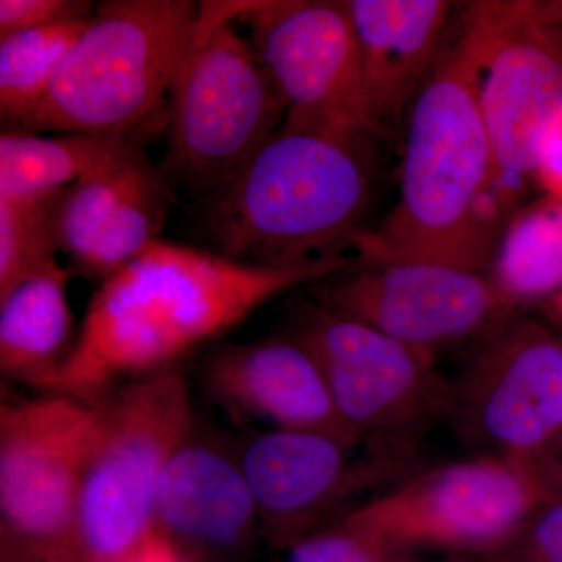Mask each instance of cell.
<instances>
[{"label":"cell","instance_id":"1","mask_svg":"<svg viewBox=\"0 0 562 562\" xmlns=\"http://www.w3.org/2000/svg\"><path fill=\"white\" fill-rule=\"evenodd\" d=\"M349 268L342 255L265 268L158 239L99 283L47 392L99 402L121 384L179 368L284 292Z\"/></svg>","mask_w":562,"mask_h":562},{"label":"cell","instance_id":"2","mask_svg":"<svg viewBox=\"0 0 562 562\" xmlns=\"http://www.w3.org/2000/svg\"><path fill=\"white\" fill-rule=\"evenodd\" d=\"M452 32L406 113L398 201L380 227L350 241L358 265L425 261L490 273L509 194L480 106L483 2L468 3Z\"/></svg>","mask_w":562,"mask_h":562},{"label":"cell","instance_id":"3","mask_svg":"<svg viewBox=\"0 0 562 562\" xmlns=\"http://www.w3.org/2000/svg\"><path fill=\"white\" fill-rule=\"evenodd\" d=\"M372 140L281 125L241 171L199 202L206 249L265 268L341 255L371 206Z\"/></svg>","mask_w":562,"mask_h":562},{"label":"cell","instance_id":"4","mask_svg":"<svg viewBox=\"0 0 562 562\" xmlns=\"http://www.w3.org/2000/svg\"><path fill=\"white\" fill-rule=\"evenodd\" d=\"M199 16L190 0L102 2L21 132L132 133L168 98Z\"/></svg>","mask_w":562,"mask_h":562},{"label":"cell","instance_id":"5","mask_svg":"<svg viewBox=\"0 0 562 562\" xmlns=\"http://www.w3.org/2000/svg\"><path fill=\"white\" fill-rule=\"evenodd\" d=\"M168 101L160 172L198 203L241 171L286 116L268 70L231 21L195 32Z\"/></svg>","mask_w":562,"mask_h":562},{"label":"cell","instance_id":"6","mask_svg":"<svg viewBox=\"0 0 562 562\" xmlns=\"http://www.w3.org/2000/svg\"><path fill=\"white\" fill-rule=\"evenodd\" d=\"M102 427L77 512V546L90 562H120L155 528L162 472L194 431L179 368L121 384L99 401Z\"/></svg>","mask_w":562,"mask_h":562},{"label":"cell","instance_id":"7","mask_svg":"<svg viewBox=\"0 0 562 562\" xmlns=\"http://www.w3.org/2000/svg\"><path fill=\"white\" fill-rule=\"evenodd\" d=\"M288 331L316 358L344 424L380 457L397 461L432 422L446 419L450 382L435 355L314 299L292 303Z\"/></svg>","mask_w":562,"mask_h":562},{"label":"cell","instance_id":"8","mask_svg":"<svg viewBox=\"0 0 562 562\" xmlns=\"http://www.w3.org/2000/svg\"><path fill=\"white\" fill-rule=\"evenodd\" d=\"M558 490L543 469L476 453L416 473L349 512L414 553L441 550L486 561Z\"/></svg>","mask_w":562,"mask_h":562},{"label":"cell","instance_id":"9","mask_svg":"<svg viewBox=\"0 0 562 562\" xmlns=\"http://www.w3.org/2000/svg\"><path fill=\"white\" fill-rule=\"evenodd\" d=\"M446 420L476 452L553 475L562 449V333L527 313L492 328L450 382Z\"/></svg>","mask_w":562,"mask_h":562},{"label":"cell","instance_id":"10","mask_svg":"<svg viewBox=\"0 0 562 562\" xmlns=\"http://www.w3.org/2000/svg\"><path fill=\"white\" fill-rule=\"evenodd\" d=\"M101 403L58 392L2 403V543L38 561L77 546L81 486L98 446Z\"/></svg>","mask_w":562,"mask_h":562},{"label":"cell","instance_id":"11","mask_svg":"<svg viewBox=\"0 0 562 562\" xmlns=\"http://www.w3.org/2000/svg\"><path fill=\"white\" fill-rule=\"evenodd\" d=\"M480 106L502 179L536 176L562 117L558 2H483Z\"/></svg>","mask_w":562,"mask_h":562},{"label":"cell","instance_id":"12","mask_svg":"<svg viewBox=\"0 0 562 562\" xmlns=\"http://www.w3.org/2000/svg\"><path fill=\"white\" fill-rule=\"evenodd\" d=\"M251 47L286 105L283 125L376 138L346 2H250Z\"/></svg>","mask_w":562,"mask_h":562},{"label":"cell","instance_id":"13","mask_svg":"<svg viewBox=\"0 0 562 562\" xmlns=\"http://www.w3.org/2000/svg\"><path fill=\"white\" fill-rule=\"evenodd\" d=\"M324 281L314 301L435 357L517 313L490 273L438 262L358 265Z\"/></svg>","mask_w":562,"mask_h":562},{"label":"cell","instance_id":"14","mask_svg":"<svg viewBox=\"0 0 562 562\" xmlns=\"http://www.w3.org/2000/svg\"><path fill=\"white\" fill-rule=\"evenodd\" d=\"M362 443L330 432L265 430L238 454L260 525L286 549L349 509L353 494L379 482L395 465L376 453L361 458Z\"/></svg>","mask_w":562,"mask_h":562},{"label":"cell","instance_id":"15","mask_svg":"<svg viewBox=\"0 0 562 562\" xmlns=\"http://www.w3.org/2000/svg\"><path fill=\"white\" fill-rule=\"evenodd\" d=\"M172 194L140 147L58 191L52 221L70 272L103 280L135 260L161 239Z\"/></svg>","mask_w":562,"mask_h":562},{"label":"cell","instance_id":"16","mask_svg":"<svg viewBox=\"0 0 562 562\" xmlns=\"http://www.w3.org/2000/svg\"><path fill=\"white\" fill-rule=\"evenodd\" d=\"M205 382L228 413L268 430L330 432L362 443L339 416L316 358L290 331L217 350Z\"/></svg>","mask_w":562,"mask_h":562},{"label":"cell","instance_id":"17","mask_svg":"<svg viewBox=\"0 0 562 562\" xmlns=\"http://www.w3.org/2000/svg\"><path fill=\"white\" fill-rule=\"evenodd\" d=\"M366 116L376 136L405 121L441 54L453 3L443 0H347Z\"/></svg>","mask_w":562,"mask_h":562},{"label":"cell","instance_id":"18","mask_svg":"<svg viewBox=\"0 0 562 562\" xmlns=\"http://www.w3.org/2000/svg\"><path fill=\"white\" fill-rule=\"evenodd\" d=\"M258 525L239 457L192 431L162 472L155 528L202 560L241 552Z\"/></svg>","mask_w":562,"mask_h":562},{"label":"cell","instance_id":"19","mask_svg":"<svg viewBox=\"0 0 562 562\" xmlns=\"http://www.w3.org/2000/svg\"><path fill=\"white\" fill-rule=\"evenodd\" d=\"M70 276L69 268L58 265L0 295V372L5 379L50 390L77 338Z\"/></svg>","mask_w":562,"mask_h":562},{"label":"cell","instance_id":"20","mask_svg":"<svg viewBox=\"0 0 562 562\" xmlns=\"http://www.w3.org/2000/svg\"><path fill=\"white\" fill-rule=\"evenodd\" d=\"M490 277L517 313L543 308L562 322V201L547 194L506 222Z\"/></svg>","mask_w":562,"mask_h":562},{"label":"cell","instance_id":"21","mask_svg":"<svg viewBox=\"0 0 562 562\" xmlns=\"http://www.w3.org/2000/svg\"><path fill=\"white\" fill-rule=\"evenodd\" d=\"M132 133L58 136L5 131L0 136V198H43L139 149Z\"/></svg>","mask_w":562,"mask_h":562},{"label":"cell","instance_id":"22","mask_svg":"<svg viewBox=\"0 0 562 562\" xmlns=\"http://www.w3.org/2000/svg\"><path fill=\"white\" fill-rule=\"evenodd\" d=\"M90 20L29 29L0 38V114L11 131H21L38 109Z\"/></svg>","mask_w":562,"mask_h":562},{"label":"cell","instance_id":"23","mask_svg":"<svg viewBox=\"0 0 562 562\" xmlns=\"http://www.w3.org/2000/svg\"><path fill=\"white\" fill-rule=\"evenodd\" d=\"M55 195L0 198V295L60 265L52 221Z\"/></svg>","mask_w":562,"mask_h":562},{"label":"cell","instance_id":"24","mask_svg":"<svg viewBox=\"0 0 562 562\" xmlns=\"http://www.w3.org/2000/svg\"><path fill=\"white\" fill-rule=\"evenodd\" d=\"M286 562H419L417 553L346 512L286 547Z\"/></svg>","mask_w":562,"mask_h":562},{"label":"cell","instance_id":"25","mask_svg":"<svg viewBox=\"0 0 562 562\" xmlns=\"http://www.w3.org/2000/svg\"><path fill=\"white\" fill-rule=\"evenodd\" d=\"M486 562H562V490L553 492Z\"/></svg>","mask_w":562,"mask_h":562},{"label":"cell","instance_id":"26","mask_svg":"<svg viewBox=\"0 0 562 562\" xmlns=\"http://www.w3.org/2000/svg\"><path fill=\"white\" fill-rule=\"evenodd\" d=\"M94 11L95 7L91 2L80 0H2L0 38L29 29L90 20Z\"/></svg>","mask_w":562,"mask_h":562},{"label":"cell","instance_id":"27","mask_svg":"<svg viewBox=\"0 0 562 562\" xmlns=\"http://www.w3.org/2000/svg\"><path fill=\"white\" fill-rule=\"evenodd\" d=\"M120 562H203L187 550L181 549L168 536L157 528L136 547L131 554Z\"/></svg>","mask_w":562,"mask_h":562},{"label":"cell","instance_id":"28","mask_svg":"<svg viewBox=\"0 0 562 562\" xmlns=\"http://www.w3.org/2000/svg\"><path fill=\"white\" fill-rule=\"evenodd\" d=\"M536 177L547 194L562 201V117L547 144Z\"/></svg>","mask_w":562,"mask_h":562},{"label":"cell","instance_id":"29","mask_svg":"<svg viewBox=\"0 0 562 562\" xmlns=\"http://www.w3.org/2000/svg\"><path fill=\"white\" fill-rule=\"evenodd\" d=\"M36 562H90L79 547H70V549L61 550V552L47 554Z\"/></svg>","mask_w":562,"mask_h":562},{"label":"cell","instance_id":"30","mask_svg":"<svg viewBox=\"0 0 562 562\" xmlns=\"http://www.w3.org/2000/svg\"><path fill=\"white\" fill-rule=\"evenodd\" d=\"M441 562H486L484 560H479V558H469V557H447L446 560Z\"/></svg>","mask_w":562,"mask_h":562},{"label":"cell","instance_id":"31","mask_svg":"<svg viewBox=\"0 0 562 562\" xmlns=\"http://www.w3.org/2000/svg\"><path fill=\"white\" fill-rule=\"evenodd\" d=\"M558 484H560V487L562 490V471H561L560 479H558Z\"/></svg>","mask_w":562,"mask_h":562},{"label":"cell","instance_id":"32","mask_svg":"<svg viewBox=\"0 0 562 562\" xmlns=\"http://www.w3.org/2000/svg\"><path fill=\"white\" fill-rule=\"evenodd\" d=\"M558 5H560V9L562 11V2H558Z\"/></svg>","mask_w":562,"mask_h":562}]
</instances>
